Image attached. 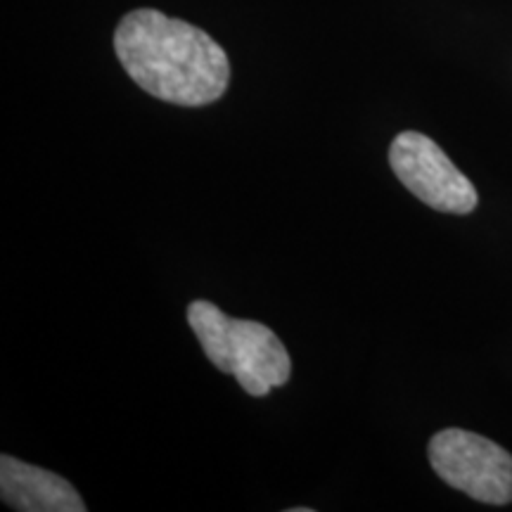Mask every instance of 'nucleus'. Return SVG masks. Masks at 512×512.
I'll list each match as a JSON object with an SVG mask.
<instances>
[{"label":"nucleus","instance_id":"obj_1","mask_svg":"<svg viewBox=\"0 0 512 512\" xmlns=\"http://www.w3.org/2000/svg\"><path fill=\"white\" fill-rule=\"evenodd\" d=\"M114 50L145 93L171 105H211L228 88L226 50L207 31L159 10L128 12L114 31Z\"/></svg>","mask_w":512,"mask_h":512},{"label":"nucleus","instance_id":"obj_2","mask_svg":"<svg viewBox=\"0 0 512 512\" xmlns=\"http://www.w3.org/2000/svg\"><path fill=\"white\" fill-rule=\"evenodd\" d=\"M188 323L214 368L233 375L249 396H266L290 380V354L268 325L230 318L207 299L188 306Z\"/></svg>","mask_w":512,"mask_h":512},{"label":"nucleus","instance_id":"obj_3","mask_svg":"<svg viewBox=\"0 0 512 512\" xmlns=\"http://www.w3.org/2000/svg\"><path fill=\"white\" fill-rule=\"evenodd\" d=\"M434 472L479 503H512V456L482 434L448 427L427 446Z\"/></svg>","mask_w":512,"mask_h":512},{"label":"nucleus","instance_id":"obj_4","mask_svg":"<svg viewBox=\"0 0 512 512\" xmlns=\"http://www.w3.org/2000/svg\"><path fill=\"white\" fill-rule=\"evenodd\" d=\"M389 166L408 190L427 207L444 214H470L479 197L475 185L432 138L403 131L389 147Z\"/></svg>","mask_w":512,"mask_h":512},{"label":"nucleus","instance_id":"obj_5","mask_svg":"<svg viewBox=\"0 0 512 512\" xmlns=\"http://www.w3.org/2000/svg\"><path fill=\"white\" fill-rule=\"evenodd\" d=\"M0 496L19 512H86V503L67 479L43 467L0 456Z\"/></svg>","mask_w":512,"mask_h":512}]
</instances>
